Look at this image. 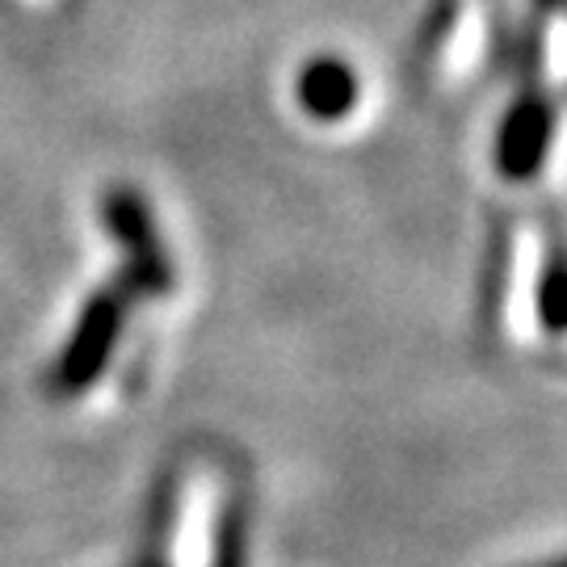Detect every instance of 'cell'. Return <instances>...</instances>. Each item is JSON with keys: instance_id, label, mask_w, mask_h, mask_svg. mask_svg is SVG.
Instances as JSON below:
<instances>
[{"instance_id": "cell-1", "label": "cell", "mask_w": 567, "mask_h": 567, "mask_svg": "<svg viewBox=\"0 0 567 567\" xmlns=\"http://www.w3.org/2000/svg\"><path fill=\"white\" fill-rule=\"evenodd\" d=\"M358 97L353 72L337 60H316L303 72V105L320 118H341Z\"/></svg>"}, {"instance_id": "cell-2", "label": "cell", "mask_w": 567, "mask_h": 567, "mask_svg": "<svg viewBox=\"0 0 567 567\" xmlns=\"http://www.w3.org/2000/svg\"><path fill=\"white\" fill-rule=\"evenodd\" d=\"M543 320L547 328H567V252L555 248L547 261V278H543Z\"/></svg>"}, {"instance_id": "cell-3", "label": "cell", "mask_w": 567, "mask_h": 567, "mask_svg": "<svg viewBox=\"0 0 567 567\" xmlns=\"http://www.w3.org/2000/svg\"><path fill=\"white\" fill-rule=\"evenodd\" d=\"M538 567H567V555L564 559H550V564H538Z\"/></svg>"}]
</instances>
